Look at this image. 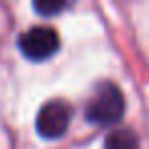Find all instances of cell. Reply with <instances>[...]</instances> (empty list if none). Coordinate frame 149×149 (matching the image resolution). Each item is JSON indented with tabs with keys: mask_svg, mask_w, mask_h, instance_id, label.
<instances>
[{
	"mask_svg": "<svg viewBox=\"0 0 149 149\" xmlns=\"http://www.w3.org/2000/svg\"><path fill=\"white\" fill-rule=\"evenodd\" d=\"M125 114V96L114 82H102L86 104V118L94 125H114Z\"/></svg>",
	"mask_w": 149,
	"mask_h": 149,
	"instance_id": "1",
	"label": "cell"
},
{
	"mask_svg": "<svg viewBox=\"0 0 149 149\" xmlns=\"http://www.w3.org/2000/svg\"><path fill=\"white\" fill-rule=\"evenodd\" d=\"M59 35L55 29L51 27H31L27 31L21 33L19 37V49L25 57L33 59V61H43L47 57H51L53 53H57L59 49Z\"/></svg>",
	"mask_w": 149,
	"mask_h": 149,
	"instance_id": "2",
	"label": "cell"
},
{
	"mask_svg": "<svg viewBox=\"0 0 149 149\" xmlns=\"http://www.w3.org/2000/svg\"><path fill=\"white\" fill-rule=\"evenodd\" d=\"M72 120V108L63 100H49L37 114V131L45 139H59Z\"/></svg>",
	"mask_w": 149,
	"mask_h": 149,
	"instance_id": "3",
	"label": "cell"
},
{
	"mask_svg": "<svg viewBox=\"0 0 149 149\" xmlns=\"http://www.w3.org/2000/svg\"><path fill=\"white\" fill-rule=\"evenodd\" d=\"M104 149H141V147H139V139L133 131L118 129V131H112L106 135Z\"/></svg>",
	"mask_w": 149,
	"mask_h": 149,
	"instance_id": "4",
	"label": "cell"
},
{
	"mask_svg": "<svg viewBox=\"0 0 149 149\" xmlns=\"http://www.w3.org/2000/svg\"><path fill=\"white\" fill-rule=\"evenodd\" d=\"M33 8H35L39 15L51 17V15L61 13L63 8H68V2H63V0H37V2L33 4Z\"/></svg>",
	"mask_w": 149,
	"mask_h": 149,
	"instance_id": "5",
	"label": "cell"
}]
</instances>
